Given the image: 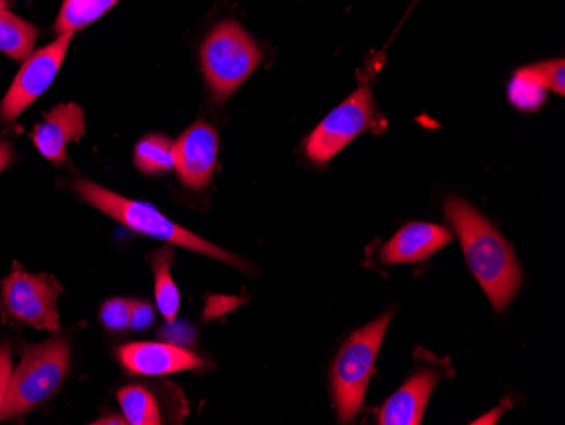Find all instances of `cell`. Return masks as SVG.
I'll use <instances>...</instances> for the list:
<instances>
[{"label": "cell", "mask_w": 565, "mask_h": 425, "mask_svg": "<svg viewBox=\"0 0 565 425\" xmlns=\"http://www.w3.org/2000/svg\"><path fill=\"white\" fill-rule=\"evenodd\" d=\"M119 0H63L62 11L55 22L58 34L75 33L100 19Z\"/></svg>", "instance_id": "2e32d148"}, {"label": "cell", "mask_w": 565, "mask_h": 425, "mask_svg": "<svg viewBox=\"0 0 565 425\" xmlns=\"http://www.w3.org/2000/svg\"><path fill=\"white\" fill-rule=\"evenodd\" d=\"M84 135V109L78 104H62L47 114L44 123L34 128L33 142L51 163L63 164L70 142L78 141Z\"/></svg>", "instance_id": "30bf717a"}, {"label": "cell", "mask_w": 565, "mask_h": 425, "mask_svg": "<svg viewBox=\"0 0 565 425\" xmlns=\"http://www.w3.org/2000/svg\"><path fill=\"white\" fill-rule=\"evenodd\" d=\"M63 287L50 275H33L19 265L0 281V309L9 320L19 326H30L40 331L58 329V302Z\"/></svg>", "instance_id": "8992f818"}, {"label": "cell", "mask_w": 565, "mask_h": 425, "mask_svg": "<svg viewBox=\"0 0 565 425\" xmlns=\"http://www.w3.org/2000/svg\"><path fill=\"white\" fill-rule=\"evenodd\" d=\"M392 317V312L384 314L380 319L355 331L333 361V399L342 422H351L363 408L374 361Z\"/></svg>", "instance_id": "277c9868"}, {"label": "cell", "mask_w": 565, "mask_h": 425, "mask_svg": "<svg viewBox=\"0 0 565 425\" xmlns=\"http://www.w3.org/2000/svg\"><path fill=\"white\" fill-rule=\"evenodd\" d=\"M73 189L84 202L116 219L127 230L154 237V240L167 241V243L174 244V246L186 247L192 252L203 253V255L244 268V263L237 256L231 255V253L224 252L215 244L195 236L190 231L183 230L182 226H178L170 219L164 217L157 208H152L151 204L117 195L113 190L104 189V187L88 182V180H78Z\"/></svg>", "instance_id": "7a4b0ae2"}, {"label": "cell", "mask_w": 565, "mask_h": 425, "mask_svg": "<svg viewBox=\"0 0 565 425\" xmlns=\"http://www.w3.org/2000/svg\"><path fill=\"white\" fill-rule=\"evenodd\" d=\"M95 424H127V421L124 417H114L113 415V417L100 418Z\"/></svg>", "instance_id": "d4e9b609"}, {"label": "cell", "mask_w": 565, "mask_h": 425, "mask_svg": "<svg viewBox=\"0 0 565 425\" xmlns=\"http://www.w3.org/2000/svg\"><path fill=\"white\" fill-rule=\"evenodd\" d=\"M154 322V309L151 304L145 300H132L131 306V326L135 331H145Z\"/></svg>", "instance_id": "603a6c76"}, {"label": "cell", "mask_w": 565, "mask_h": 425, "mask_svg": "<svg viewBox=\"0 0 565 425\" xmlns=\"http://www.w3.org/2000/svg\"><path fill=\"white\" fill-rule=\"evenodd\" d=\"M6 6H8V0H0V11H2V9H6Z\"/></svg>", "instance_id": "484cf974"}, {"label": "cell", "mask_w": 565, "mask_h": 425, "mask_svg": "<svg viewBox=\"0 0 565 425\" xmlns=\"http://www.w3.org/2000/svg\"><path fill=\"white\" fill-rule=\"evenodd\" d=\"M68 364L70 348L63 338H53L43 344L22 346L21 363L12 370L0 422L21 418L55 395L65 380Z\"/></svg>", "instance_id": "3957f363"}, {"label": "cell", "mask_w": 565, "mask_h": 425, "mask_svg": "<svg viewBox=\"0 0 565 425\" xmlns=\"http://www.w3.org/2000/svg\"><path fill=\"white\" fill-rule=\"evenodd\" d=\"M173 255V247L167 246L160 252L152 253L151 258H149L151 259L152 272H154V280H157L154 291H157L158 309L168 322H173L178 309H180V291H178L177 284H174L170 273Z\"/></svg>", "instance_id": "9a60e30c"}, {"label": "cell", "mask_w": 565, "mask_h": 425, "mask_svg": "<svg viewBox=\"0 0 565 425\" xmlns=\"http://www.w3.org/2000/svg\"><path fill=\"white\" fill-rule=\"evenodd\" d=\"M511 103L519 106L520 109L533 110L541 107L545 100V91L539 85L532 84L526 78L515 75L513 84L510 87Z\"/></svg>", "instance_id": "44dd1931"}, {"label": "cell", "mask_w": 565, "mask_h": 425, "mask_svg": "<svg viewBox=\"0 0 565 425\" xmlns=\"http://www.w3.org/2000/svg\"><path fill=\"white\" fill-rule=\"evenodd\" d=\"M435 383L437 373L434 370L417 371L395 395L390 396L381 408L377 422L381 425L420 424Z\"/></svg>", "instance_id": "4fadbf2b"}, {"label": "cell", "mask_w": 565, "mask_h": 425, "mask_svg": "<svg viewBox=\"0 0 565 425\" xmlns=\"http://www.w3.org/2000/svg\"><path fill=\"white\" fill-rule=\"evenodd\" d=\"M203 75L218 100L231 97L258 66L262 53L253 38L234 21H224L203 41Z\"/></svg>", "instance_id": "5b68a950"}, {"label": "cell", "mask_w": 565, "mask_h": 425, "mask_svg": "<svg viewBox=\"0 0 565 425\" xmlns=\"http://www.w3.org/2000/svg\"><path fill=\"white\" fill-rule=\"evenodd\" d=\"M132 300L127 298H110L102 306V322L109 331L124 332L131 326Z\"/></svg>", "instance_id": "ffe728a7"}, {"label": "cell", "mask_w": 565, "mask_h": 425, "mask_svg": "<svg viewBox=\"0 0 565 425\" xmlns=\"http://www.w3.org/2000/svg\"><path fill=\"white\" fill-rule=\"evenodd\" d=\"M446 214L459 236L469 268L494 309L503 310L522 285V269L510 243L466 200H447Z\"/></svg>", "instance_id": "6da1fadb"}, {"label": "cell", "mask_w": 565, "mask_h": 425, "mask_svg": "<svg viewBox=\"0 0 565 425\" xmlns=\"http://www.w3.org/2000/svg\"><path fill=\"white\" fill-rule=\"evenodd\" d=\"M119 358L127 370L148 376L195 370L203 364L196 354L167 342H131L119 349Z\"/></svg>", "instance_id": "8fae6325"}, {"label": "cell", "mask_w": 565, "mask_h": 425, "mask_svg": "<svg viewBox=\"0 0 565 425\" xmlns=\"http://www.w3.org/2000/svg\"><path fill=\"white\" fill-rule=\"evenodd\" d=\"M516 75L526 78L532 84L539 85L544 91L565 94V63L564 60H551V62L536 63L520 70Z\"/></svg>", "instance_id": "d6986e66"}, {"label": "cell", "mask_w": 565, "mask_h": 425, "mask_svg": "<svg viewBox=\"0 0 565 425\" xmlns=\"http://www.w3.org/2000/svg\"><path fill=\"white\" fill-rule=\"evenodd\" d=\"M452 234L446 227L427 222H412L398 231L381 252V262L386 265L418 263L430 258L450 243Z\"/></svg>", "instance_id": "7c38bea8"}, {"label": "cell", "mask_w": 565, "mask_h": 425, "mask_svg": "<svg viewBox=\"0 0 565 425\" xmlns=\"http://www.w3.org/2000/svg\"><path fill=\"white\" fill-rule=\"evenodd\" d=\"M38 40V28L19 15L0 11V52L15 62H25L33 55Z\"/></svg>", "instance_id": "5bb4252c"}, {"label": "cell", "mask_w": 565, "mask_h": 425, "mask_svg": "<svg viewBox=\"0 0 565 425\" xmlns=\"http://www.w3.org/2000/svg\"><path fill=\"white\" fill-rule=\"evenodd\" d=\"M12 161V146L8 141H0V173L9 167Z\"/></svg>", "instance_id": "cb8c5ba5"}, {"label": "cell", "mask_w": 565, "mask_h": 425, "mask_svg": "<svg viewBox=\"0 0 565 425\" xmlns=\"http://www.w3.org/2000/svg\"><path fill=\"white\" fill-rule=\"evenodd\" d=\"M218 155V136L211 124L199 120L174 142V167L186 187L203 190L211 183Z\"/></svg>", "instance_id": "9c48e42d"}, {"label": "cell", "mask_w": 565, "mask_h": 425, "mask_svg": "<svg viewBox=\"0 0 565 425\" xmlns=\"http://www.w3.org/2000/svg\"><path fill=\"white\" fill-rule=\"evenodd\" d=\"M119 404L122 407L124 418L132 425L161 424L154 396L142 386H126L119 392Z\"/></svg>", "instance_id": "ac0fdd59"}, {"label": "cell", "mask_w": 565, "mask_h": 425, "mask_svg": "<svg viewBox=\"0 0 565 425\" xmlns=\"http://www.w3.org/2000/svg\"><path fill=\"white\" fill-rule=\"evenodd\" d=\"M135 163L146 174L167 173L174 167V142L167 136H145L136 145Z\"/></svg>", "instance_id": "e0dca14e"}, {"label": "cell", "mask_w": 565, "mask_h": 425, "mask_svg": "<svg viewBox=\"0 0 565 425\" xmlns=\"http://www.w3.org/2000/svg\"><path fill=\"white\" fill-rule=\"evenodd\" d=\"M73 34L75 33L60 34L53 43L41 47L40 52L25 60L0 104V117L4 123L18 119L53 84L65 62Z\"/></svg>", "instance_id": "ba28073f"}, {"label": "cell", "mask_w": 565, "mask_h": 425, "mask_svg": "<svg viewBox=\"0 0 565 425\" xmlns=\"http://www.w3.org/2000/svg\"><path fill=\"white\" fill-rule=\"evenodd\" d=\"M373 120V97L370 87H359L341 106L335 107L307 141V155L316 163H327L349 142L370 128Z\"/></svg>", "instance_id": "52a82bcc"}, {"label": "cell", "mask_w": 565, "mask_h": 425, "mask_svg": "<svg viewBox=\"0 0 565 425\" xmlns=\"http://www.w3.org/2000/svg\"><path fill=\"white\" fill-rule=\"evenodd\" d=\"M12 370L14 368H12L11 344L4 342V344H0V411L4 407Z\"/></svg>", "instance_id": "7402d4cb"}]
</instances>
